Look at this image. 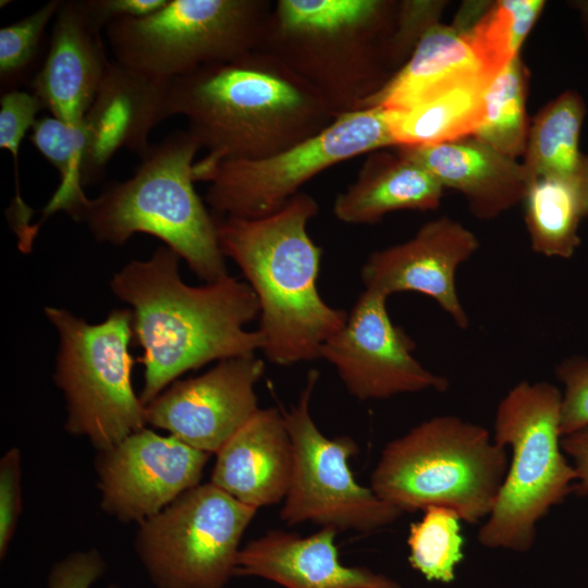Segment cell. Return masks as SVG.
I'll return each mask as SVG.
<instances>
[{
    "mask_svg": "<svg viewBox=\"0 0 588 588\" xmlns=\"http://www.w3.org/2000/svg\"><path fill=\"white\" fill-rule=\"evenodd\" d=\"M181 257L159 247L147 260H133L111 280L113 293L132 307L133 332L143 347L144 385L150 403L184 372L261 348L246 324L259 316L252 287L229 274L191 286L179 273Z\"/></svg>",
    "mask_w": 588,
    "mask_h": 588,
    "instance_id": "6da1fadb",
    "label": "cell"
},
{
    "mask_svg": "<svg viewBox=\"0 0 588 588\" xmlns=\"http://www.w3.org/2000/svg\"><path fill=\"white\" fill-rule=\"evenodd\" d=\"M168 109L186 118L212 162L273 156L336 118L307 82L262 50L170 81Z\"/></svg>",
    "mask_w": 588,
    "mask_h": 588,
    "instance_id": "7a4b0ae2",
    "label": "cell"
},
{
    "mask_svg": "<svg viewBox=\"0 0 588 588\" xmlns=\"http://www.w3.org/2000/svg\"><path fill=\"white\" fill-rule=\"evenodd\" d=\"M318 210L315 198L299 192L264 218L215 215L222 254L240 267L258 299L260 350L280 366L320 358L322 344L347 319L317 289L322 249L307 224Z\"/></svg>",
    "mask_w": 588,
    "mask_h": 588,
    "instance_id": "3957f363",
    "label": "cell"
},
{
    "mask_svg": "<svg viewBox=\"0 0 588 588\" xmlns=\"http://www.w3.org/2000/svg\"><path fill=\"white\" fill-rule=\"evenodd\" d=\"M399 2L278 0L259 50L307 82L334 114L354 111L393 75L387 60Z\"/></svg>",
    "mask_w": 588,
    "mask_h": 588,
    "instance_id": "277c9868",
    "label": "cell"
},
{
    "mask_svg": "<svg viewBox=\"0 0 588 588\" xmlns=\"http://www.w3.org/2000/svg\"><path fill=\"white\" fill-rule=\"evenodd\" d=\"M201 146L175 131L151 146L134 175L96 198L87 196L70 216L98 242L125 243L135 233L157 236L207 283L225 275L215 215L194 188V158Z\"/></svg>",
    "mask_w": 588,
    "mask_h": 588,
    "instance_id": "5b68a950",
    "label": "cell"
},
{
    "mask_svg": "<svg viewBox=\"0 0 588 588\" xmlns=\"http://www.w3.org/2000/svg\"><path fill=\"white\" fill-rule=\"evenodd\" d=\"M507 467V449L489 430L439 415L385 444L370 488L403 513L442 506L478 524L491 513Z\"/></svg>",
    "mask_w": 588,
    "mask_h": 588,
    "instance_id": "8992f818",
    "label": "cell"
},
{
    "mask_svg": "<svg viewBox=\"0 0 588 588\" xmlns=\"http://www.w3.org/2000/svg\"><path fill=\"white\" fill-rule=\"evenodd\" d=\"M562 392L547 381L516 383L500 401L493 440L512 452L494 506L477 539L488 549L527 552L537 524L574 493L576 471L561 446Z\"/></svg>",
    "mask_w": 588,
    "mask_h": 588,
    "instance_id": "52a82bcc",
    "label": "cell"
},
{
    "mask_svg": "<svg viewBox=\"0 0 588 588\" xmlns=\"http://www.w3.org/2000/svg\"><path fill=\"white\" fill-rule=\"evenodd\" d=\"M273 4L270 0H168L150 15L108 24L105 35L114 61L169 82L259 50Z\"/></svg>",
    "mask_w": 588,
    "mask_h": 588,
    "instance_id": "ba28073f",
    "label": "cell"
},
{
    "mask_svg": "<svg viewBox=\"0 0 588 588\" xmlns=\"http://www.w3.org/2000/svg\"><path fill=\"white\" fill-rule=\"evenodd\" d=\"M45 313L60 338L54 382L65 400V430L99 452L145 428V405L131 380L132 310L114 309L96 324L61 308Z\"/></svg>",
    "mask_w": 588,
    "mask_h": 588,
    "instance_id": "9c48e42d",
    "label": "cell"
},
{
    "mask_svg": "<svg viewBox=\"0 0 588 588\" xmlns=\"http://www.w3.org/2000/svg\"><path fill=\"white\" fill-rule=\"evenodd\" d=\"M395 146L385 111L362 108L340 114L317 135L256 160H199L194 180L209 182L205 199L216 216L259 219L283 208L299 188L351 158Z\"/></svg>",
    "mask_w": 588,
    "mask_h": 588,
    "instance_id": "30bf717a",
    "label": "cell"
},
{
    "mask_svg": "<svg viewBox=\"0 0 588 588\" xmlns=\"http://www.w3.org/2000/svg\"><path fill=\"white\" fill-rule=\"evenodd\" d=\"M256 513L211 482L198 485L138 524L134 549L157 588H223Z\"/></svg>",
    "mask_w": 588,
    "mask_h": 588,
    "instance_id": "8fae6325",
    "label": "cell"
},
{
    "mask_svg": "<svg viewBox=\"0 0 588 588\" xmlns=\"http://www.w3.org/2000/svg\"><path fill=\"white\" fill-rule=\"evenodd\" d=\"M319 373L309 370L298 401L282 411L293 449V470L280 511L294 526L306 522L320 528L372 532L393 524L403 512L359 485L348 466L358 449L353 439L327 438L310 413Z\"/></svg>",
    "mask_w": 588,
    "mask_h": 588,
    "instance_id": "7c38bea8",
    "label": "cell"
},
{
    "mask_svg": "<svg viewBox=\"0 0 588 588\" xmlns=\"http://www.w3.org/2000/svg\"><path fill=\"white\" fill-rule=\"evenodd\" d=\"M387 299L364 290L344 326L322 344L320 358L335 368L346 390L360 401L445 391L448 379L414 357L415 343L392 322Z\"/></svg>",
    "mask_w": 588,
    "mask_h": 588,
    "instance_id": "4fadbf2b",
    "label": "cell"
},
{
    "mask_svg": "<svg viewBox=\"0 0 588 588\" xmlns=\"http://www.w3.org/2000/svg\"><path fill=\"white\" fill-rule=\"evenodd\" d=\"M209 457L172 434L133 432L97 452L100 507L120 522L140 524L198 486Z\"/></svg>",
    "mask_w": 588,
    "mask_h": 588,
    "instance_id": "5bb4252c",
    "label": "cell"
},
{
    "mask_svg": "<svg viewBox=\"0 0 588 588\" xmlns=\"http://www.w3.org/2000/svg\"><path fill=\"white\" fill-rule=\"evenodd\" d=\"M264 371L255 354L222 359L201 376L174 381L145 405L146 422L217 453L258 412L255 387Z\"/></svg>",
    "mask_w": 588,
    "mask_h": 588,
    "instance_id": "9a60e30c",
    "label": "cell"
},
{
    "mask_svg": "<svg viewBox=\"0 0 588 588\" xmlns=\"http://www.w3.org/2000/svg\"><path fill=\"white\" fill-rule=\"evenodd\" d=\"M479 241L460 222L441 217L409 240L371 253L362 267L365 290L389 297L416 292L432 298L461 329L469 317L456 290V271L478 250Z\"/></svg>",
    "mask_w": 588,
    "mask_h": 588,
    "instance_id": "2e32d148",
    "label": "cell"
},
{
    "mask_svg": "<svg viewBox=\"0 0 588 588\" xmlns=\"http://www.w3.org/2000/svg\"><path fill=\"white\" fill-rule=\"evenodd\" d=\"M170 81H160L110 61L96 97L84 118L87 133L79 176L82 185L99 181L121 148L140 159L151 146L150 131L170 118Z\"/></svg>",
    "mask_w": 588,
    "mask_h": 588,
    "instance_id": "e0dca14e",
    "label": "cell"
},
{
    "mask_svg": "<svg viewBox=\"0 0 588 588\" xmlns=\"http://www.w3.org/2000/svg\"><path fill=\"white\" fill-rule=\"evenodd\" d=\"M101 28L84 0L62 1L48 53L29 87L52 117L83 123L110 63Z\"/></svg>",
    "mask_w": 588,
    "mask_h": 588,
    "instance_id": "ac0fdd59",
    "label": "cell"
},
{
    "mask_svg": "<svg viewBox=\"0 0 588 588\" xmlns=\"http://www.w3.org/2000/svg\"><path fill=\"white\" fill-rule=\"evenodd\" d=\"M336 532L320 528L302 537L268 531L241 549L236 575L260 577L284 588H401L367 567L341 563L334 543Z\"/></svg>",
    "mask_w": 588,
    "mask_h": 588,
    "instance_id": "d6986e66",
    "label": "cell"
},
{
    "mask_svg": "<svg viewBox=\"0 0 588 588\" xmlns=\"http://www.w3.org/2000/svg\"><path fill=\"white\" fill-rule=\"evenodd\" d=\"M216 455L210 482L235 500L257 510L284 500L293 449L282 411L259 408Z\"/></svg>",
    "mask_w": 588,
    "mask_h": 588,
    "instance_id": "ffe728a7",
    "label": "cell"
},
{
    "mask_svg": "<svg viewBox=\"0 0 588 588\" xmlns=\"http://www.w3.org/2000/svg\"><path fill=\"white\" fill-rule=\"evenodd\" d=\"M397 152L427 170L444 187L458 191L471 212L495 218L523 201L529 179L515 159L474 136L414 147Z\"/></svg>",
    "mask_w": 588,
    "mask_h": 588,
    "instance_id": "44dd1931",
    "label": "cell"
},
{
    "mask_svg": "<svg viewBox=\"0 0 588 588\" xmlns=\"http://www.w3.org/2000/svg\"><path fill=\"white\" fill-rule=\"evenodd\" d=\"M474 79L492 82L461 26L439 22L421 37L408 60L360 108L403 110Z\"/></svg>",
    "mask_w": 588,
    "mask_h": 588,
    "instance_id": "7402d4cb",
    "label": "cell"
},
{
    "mask_svg": "<svg viewBox=\"0 0 588 588\" xmlns=\"http://www.w3.org/2000/svg\"><path fill=\"white\" fill-rule=\"evenodd\" d=\"M443 189L419 164L378 149L369 152L356 180L335 196L332 210L343 223L375 224L397 210H434Z\"/></svg>",
    "mask_w": 588,
    "mask_h": 588,
    "instance_id": "603a6c76",
    "label": "cell"
},
{
    "mask_svg": "<svg viewBox=\"0 0 588 588\" xmlns=\"http://www.w3.org/2000/svg\"><path fill=\"white\" fill-rule=\"evenodd\" d=\"M522 203L531 249L549 258L573 257L588 217V155L571 175L531 179Z\"/></svg>",
    "mask_w": 588,
    "mask_h": 588,
    "instance_id": "cb8c5ba5",
    "label": "cell"
},
{
    "mask_svg": "<svg viewBox=\"0 0 588 588\" xmlns=\"http://www.w3.org/2000/svg\"><path fill=\"white\" fill-rule=\"evenodd\" d=\"M490 83L474 79L407 109H383L395 146L434 145L473 136L485 117Z\"/></svg>",
    "mask_w": 588,
    "mask_h": 588,
    "instance_id": "d4e9b609",
    "label": "cell"
},
{
    "mask_svg": "<svg viewBox=\"0 0 588 588\" xmlns=\"http://www.w3.org/2000/svg\"><path fill=\"white\" fill-rule=\"evenodd\" d=\"M586 105L575 90L550 101L529 126L523 167L529 181L575 173L587 155L579 150Z\"/></svg>",
    "mask_w": 588,
    "mask_h": 588,
    "instance_id": "484cf974",
    "label": "cell"
},
{
    "mask_svg": "<svg viewBox=\"0 0 588 588\" xmlns=\"http://www.w3.org/2000/svg\"><path fill=\"white\" fill-rule=\"evenodd\" d=\"M526 72L517 56L490 83L485 95V117L473 135L498 152L515 159L526 150Z\"/></svg>",
    "mask_w": 588,
    "mask_h": 588,
    "instance_id": "4316f807",
    "label": "cell"
},
{
    "mask_svg": "<svg viewBox=\"0 0 588 588\" xmlns=\"http://www.w3.org/2000/svg\"><path fill=\"white\" fill-rule=\"evenodd\" d=\"M543 5L540 0H502L480 14L476 22L460 25L491 79L519 56L522 44Z\"/></svg>",
    "mask_w": 588,
    "mask_h": 588,
    "instance_id": "83f0119b",
    "label": "cell"
},
{
    "mask_svg": "<svg viewBox=\"0 0 588 588\" xmlns=\"http://www.w3.org/2000/svg\"><path fill=\"white\" fill-rule=\"evenodd\" d=\"M411 524L407 537L408 561L426 579L451 583L464 558L460 516L442 506H430Z\"/></svg>",
    "mask_w": 588,
    "mask_h": 588,
    "instance_id": "f1b7e54d",
    "label": "cell"
},
{
    "mask_svg": "<svg viewBox=\"0 0 588 588\" xmlns=\"http://www.w3.org/2000/svg\"><path fill=\"white\" fill-rule=\"evenodd\" d=\"M29 140L61 176L59 188L44 209L45 217L58 210L70 215L86 197L79 176L87 142L84 122L72 125L54 117L37 119L30 130Z\"/></svg>",
    "mask_w": 588,
    "mask_h": 588,
    "instance_id": "f546056e",
    "label": "cell"
},
{
    "mask_svg": "<svg viewBox=\"0 0 588 588\" xmlns=\"http://www.w3.org/2000/svg\"><path fill=\"white\" fill-rule=\"evenodd\" d=\"M61 0H51L27 16L0 29V85L2 93L16 89L38 59L49 22Z\"/></svg>",
    "mask_w": 588,
    "mask_h": 588,
    "instance_id": "4dcf8cb0",
    "label": "cell"
},
{
    "mask_svg": "<svg viewBox=\"0 0 588 588\" xmlns=\"http://www.w3.org/2000/svg\"><path fill=\"white\" fill-rule=\"evenodd\" d=\"M46 109L41 100L32 91L19 89L2 93L0 98V147L11 152L14 177L15 198L12 208L13 228L21 241L29 238L34 228L28 224L30 210L20 196L17 160L21 143L28 130L37 121V114Z\"/></svg>",
    "mask_w": 588,
    "mask_h": 588,
    "instance_id": "1f68e13d",
    "label": "cell"
},
{
    "mask_svg": "<svg viewBox=\"0 0 588 588\" xmlns=\"http://www.w3.org/2000/svg\"><path fill=\"white\" fill-rule=\"evenodd\" d=\"M442 3L399 2L392 33L387 42V60L395 72L408 60L425 33L436 23ZM394 72V73H395Z\"/></svg>",
    "mask_w": 588,
    "mask_h": 588,
    "instance_id": "d6a6232c",
    "label": "cell"
},
{
    "mask_svg": "<svg viewBox=\"0 0 588 588\" xmlns=\"http://www.w3.org/2000/svg\"><path fill=\"white\" fill-rule=\"evenodd\" d=\"M554 373L563 385L560 429L564 437L588 427V357H565Z\"/></svg>",
    "mask_w": 588,
    "mask_h": 588,
    "instance_id": "836d02e7",
    "label": "cell"
},
{
    "mask_svg": "<svg viewBox=\"0 0 588 588\" xmlns=\"http://www.w3.org/2000/svg\"><path fill=\"white\" fill-rule=\"evenodd\" d=\"M21 452L9 449L0 460V558L7 555L22 511Z\"/></svg>",
    "mask_w": 588,
    "mask_h": 588,
    "instance_id": "e575fe53",
    "label": "cell"
},
{
    "mask_svg": "<svg viewBox=\"0 0 588 588\" xmlns=\"http://www.w3.org/2000/svg\"><path fill=\"white\" fill-rule=\"evenodd\" d=\"M106 571V562L96 549L73 552L50 569L47 588H90Z\"/></svg>",
    "mask_w": 588,
    "mask_h": 588,
    "instance_id": "d590c367",
    "label": "cell"
},
{
    "mask_svg": "<svg viewBox=\"0 0 588 588\" xmlns=\"http://www.w3.org/2000/svg\"><path fill=\"white\" fill-rule=\"evenodd\" d=\"M85 5L101 28L126 17H144L162 9L168 0H84Z\"/></svg>",
    "mask_w": 588,
    "mask_h": 588,
    "instance_id": "8d00e7d4",
    "label": "cell"
},
{
    "mask_svg": "<svg viewBox=\"0 0 588 588\" xmlns=\"http://www.w3.org/2000/svg\"><path fill=\"white\" fill-rule=\"evenodd\" d=\"M561 446L576 471L574 493L588 495V427L562 437Z\"/></svg>",
    "mask_w": 588,
    "mask_h": 588,
    "instance_id": "74e56055",
    "label": "cell"
},
{
    "mask_svg": "<svg viewBox=\"0 0 588 588\" xmlns=\"http://www.w3.org/2000/svg\"><path fill=\"white\" fill-rule=\"evenodd\" d=\"M575 7L579 11L581 23L588 38V1L575 2Z\"/></svg>",
    "mask_w": 588,
    "mask_h": 588,
    "instance_id": "f35d334b",
    "label": "cell"
},
{
    "mask_svg": "<svg viewBox=\"0 0 588 588\" xmlns=\"http://www.w3.org/2000/svg\"><path fill=\"white\" fill-rule=\"evenodd\" d=\"M108 588H120V587L117 585H110Z\"/></svg>",
    "mask_w": 588,
    "mask_h": 588,
    "instance_id": "ab89813d",
    "label": "cell"
}]
</instances>
